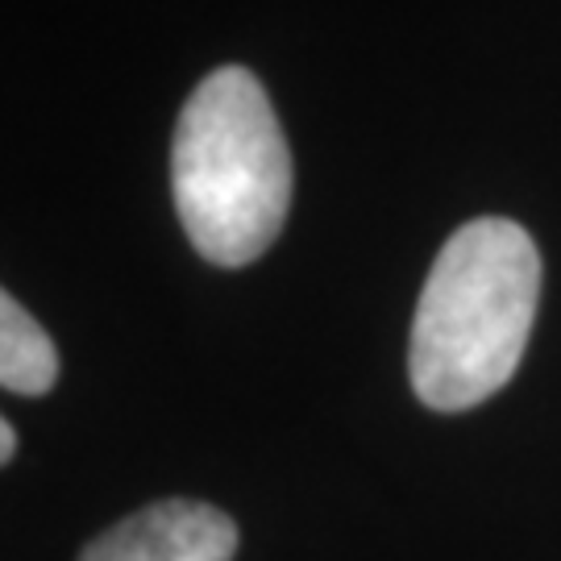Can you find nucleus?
Segmentation results:
<instances>
[{
  "instance_id": "1",
  "label": "nucleus",
  "mask_w": 561,
  "mask_h": 561,
  "mask_svg": "<svg viewBox=\"0 0 561 561\" xmlns=\"http://www.w3.org/2000/svg\"><path fill=\"white\" fill-rule=\"evenodd\" d=\"M541 300V254L516 221H466L424 279L408 375L428 408L466 412L516 375Z\"/></svg>"
},
{
  "instance_id": "2",
  "label": "nucleus",
  "mask_w": 561,
  "mask_h": 561,
  "mask_svg": "<svg viewBox=\"0 0 561 561\" xmlns=\"http://www.w3.org/2000/svg\"><path fill=\"white\" fill-rule=\"evenodd\" d=\"M171 192L183 233L213 266H245L279 238L291 154L250 67H217L187 96L171 146Z\"/></svg>"
},
{
  "instance_id": "3",
  "label": "nucleus",
  "mask_w": 561,
  "mask_h": 561,
  "mask_svg": "<svg viewBox=\"0 0 561 561\" xmlns=\"http://www.w3.org/2000/svg\"><path fill=\"white\" fill-rule=\"evenodd\" d=\"M238 524L201 500H159L113 524L80 561H233Z\"/></svg>"
},
{
  "instance_id": "4",
  "label": "nucleus",
  "mask_w": 561,
  "mask_h": 561,
  "mask_svg": "<svg viewBox=\"0 0 561 561\" xmlns=\"http://www.w3.org/2000/svg\"><path fill=\"white\" fill-rule=\"evenodd\" d=\"M59 379L55 341L18 304L13 291L0 296V387L13 396H42Z\"/></svg>"
},
{
  "instance_id": "5",
  "label": "nucleus",
  "mask_w": 561,
  "mask_h": 561,
  "mask_svg": "<svg viewBox=\"0 0 561 561\" xmlns=\"http://www.w3.org/2000/svg\"><path fill=\"white\" fill-rule=\"evenodd\" d=\"M13 454H18V428L0 421V461H13Z\"/></svg>"
}]
</instances>
